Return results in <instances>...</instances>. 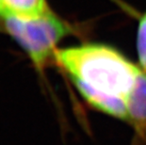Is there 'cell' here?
Listing matches in <instances>:
<instances>
[{
  "instance_id": "1",
  "label": "cell",
  "mask_w": 146,
  "mask_h": 145,
  "mask_svg": "<svg viewBox=\"0 0 146 145\" xmlns=\"http://www.w3.org/2000/svg\"><path fill=\"white\" fill-rule=\"evenodd\" d=\"M54 60L71 81L83 82L123 100L141 69L117 49L94 42L57 49Z\"/></svg>"
},
{
  "instance_id": "2",
  "label": "cell",
  "mask_w": 146,
  "mask_h": 145,
  "mask_svg": "<svg viewBox=\"0 0 146 145\" xmlns=\"http://www.w3.org/2000/svg\"><path fill=\"white\" fill-rule=\"evenodd\" d=\"M8 34L16 41L37 67L54 58L57 45L74 32L73 27L52 11L33 18H1Z\"/></svg>"
},
{
  "instance_id": "3",
  "label": "cell",
  "mask_w": 146,
  "mask_h": 145,
  "mask_svg": "<svg viewBox=\"0 0 146 145\" xmlns=\"http://www.w3.org/2000/svg\"><path fill=\"white\" fill-rule=\"evenodd\" d=\"M72 82L83 99L91 107L108 116L131 124V119L129 117L125 101L123 98L97 91L77 80H73Z\"/></svg>"
},
{
  "instance_id": "4",
  "label": "cell",
  "mask_w": 146,
  "mask_h": 145,
  "mask_svg": "<svg viewBox=\"0 0 146 145\" xmlns=\"http://www.w3.org/2000/svg\"><path fill=\"white\" fill-rule=\"evenodd\" d=\"M131 124L144 136L146 134V72L141 69L135 83L125 98Z\"/></svg>"
},
{
  "instance_id": "5",
  "label": "cell",
  "mask_w": 146,
  "mask_h": 145,
  "mask_svg": "<svg viewBox=\"0 0 146 145\" xmlns=\"http://www.w3.org/2000/svg\"><path fill=\"white\" fill-rule=\"evenodd\" d=\"M1 1L5 10L4 17L15 16L19 18H33L51 11L46 0H1Z\"/></svg>"
},
{
  "instance_id": "6",
  "label": "cell",
  "mask_w": 146,
  "mask_h": 145,
  "mask_svg": "<svg viewBox=\"0 0 146 145\" xmlns=\"http://www.w3.org/2000/svg\"><path fill=\"white\" fill-rule=\"evenodd\" d=\"M137 52L139 66L146 72V12L139 20L137 32Z\"/></svg>"
},
{
  "instance_id": "7",
  "label": "cell",
  "mask_w": 146,
  "mask_h": 145,
  "mask_svg": "<svg viewBox=\"0 0 146 145\" xmlns=\"http://www.w3.org/2000/svg\"><path fill=\"white\" fill-rule=\"evenodd\" d=\"M4 16H5V10H4V7H3L2 1L0 0V18H2Z\"/></svg>"
}]
</instances>
